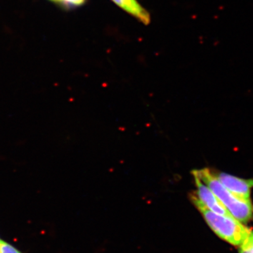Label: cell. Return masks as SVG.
<instances>
[{
	"label": "cell",
	"mask_w": 253,
	"mask_h": 253,
	"mask_svg": "<svg viewBox=\"0 0 253 253\" xmlns=\"http://www.w3.org/2000/svg\"><path fill=\"white\" fill-rule=\"evenodd\" d=\"M191 199L204 216L208 226L226 242L240 247L252 235L253 231L234 217L221 215L213 212L202 206L194 198L191 197Z\"/></svg>",
	"instance_id": "1"
},
{
	"label": "cell",
	"mask_w": 253,
	"mask_h": 253,
	"mask_svg": "<svg viewBox=\"0 0 253 253\" xmlns=\"http://www.w3.org/2000/svg\"><path fill=\"white\" fill-rule=\"evenodd\" d=\"M194 171L225 206L233 217L242 223L249 222L253 219V205L251 201H244L232 194L208 168Z\"/></svg>",
	"instance_id": "2"
},
{
	"label": "cell",
	"mask_w": 253,
	"mask_h": 253,
	"mask_svg": "<svg viewBox=\"0 0 253 253\" xmlns=\"http://www.w3.org/2000/svg\"><path fill=\"white\" fill-rule=\"evenodd\" d=\"M192 174L194 177L197 191H196V194L192 195L191 197L194 198L202 206L208 208V210L213 212L221 214V215L233 217L230 212L227 211L225 206L221 204V201L217 199V196L213 194L212 191L210 189V188L206 184L203 182L194 171H193Z\"/></svg>",
	"instance_id": "3"
},
{
	"label": "cell",
	"mask_w": 253,
	"mask_h": 253,
	"mask_svg": "<svg viewBox=\"0 0 253 253\" xmlns=\"http://www.w3.org/2000/svg\"><path fill=\"white\" fill-rule=\"evenodd\" d=\"M214 174L221 184L238 198L244 201H251V189L253 188V179H242L224 172Z\"/></svg>",
	"instance_id": "4"
},
{
	"label": "cell",
	"mask_w": 253,
	"mask_h": 253,
	"mask_svg": "<svg viewBox=\"0 0 253 253\" xmlns=\"http://www.w3.org/2000/svg\"><path fill=\"white\" fill-rule=\"evenodd\" d=\"M126 12L137 18L145 25L151 22L149 13L136 0H113Z\"/></svg>",
	"instance_id": "5"
},
{
	"label": "cell",
	"mask_w": 253,
	"mask_h": 253,
	"mask_svg": "<svg viewBox=\"0 0 253 253\" xmlns=\"http://www.w3.org/2000/svg\"><path fill=\"white\" fill-rule=\"evenodd\" d=\"M0 253H23L7 241L0 239Z\"/></svg>",
	"instance_id": "6"
},
{
	"label": "cell",
	"mask_w": 253,
	"mask_h": 253,
	"mask_svg": "<svg viewBox=\"0 0 253 253\" xmlns=\"http://www.w3.org/2000/svg\"><path fill=\"white\" fill-rule=\"evenodd\" d=\"M253 236H251L242 246L239 247V253H253Z\"/></svg>",
	"instance_id": "7"
},
{
	"label": "cell",
	"mask_w": 253,
	"mask_h": 253,
	"mask_svg": "<svg viewBox=\"0 0 253 253\" xmlns=\"http://www.w3.org/2000/svg\"><path fill=\"white\" fill-rule=\"evenodd\" d=\"M51 1H56V2L63 3L66 4L78 5L83 4L84 0H51Z\"/></svg>",
	"instance_id": "8"
},
{
	"label": "cell",
	"mask_w": 253,
	"mask_h": 253,
	"mask_svg": "<svg viewBox=\"0 0 253 253\" xmlns=\"http://www.w3.org/2000/svg\"></svg>",
	"instance_id": "9"
}]
</instances>
